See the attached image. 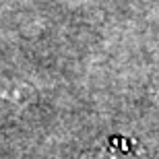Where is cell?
I'll list each match as a JSON object with an SVG mask.
<instances>
[{"mask_svg":"<svg viewBox=\"0 0 159 159\" xmlns=\"http://www.w3.org/2000/svg\"><path fill=\"white\" fill-rule=\"evenodd\" d=\"M83 159H149V155L141 143L130 136H110Z\"/></svg>","mask_w":159,"mask_h":159,"instance_id":"obj_1","label":"cell"},{"mask_svg":"<svg viewBox=\"0 0 159 159\" xmlns=\"http://www.w3.org/2000/svg\"><path fill=\"white\" fill-rule=\"evenodd\" d=\"M23 89H6V85L0 87V122L6 120L8 114L23 106Z\"/></svg>","mask_w":159,"mask_h":159,"instance_id":"obj_2","label":"cell"}]
</instances>
